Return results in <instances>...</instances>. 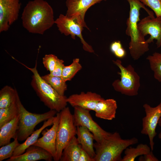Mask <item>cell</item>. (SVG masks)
<instances>
[{
	"mask_svg": "<svg viewBox=\"0 0 161 161\" xmlns=\"http://www.w3.org/2000/svg\"><path fill=\"white\" fill-rule=\"evenodd\" d=\"M151 151L150 147L146 144H139L135 148L128 147L125 149V155L121 161H134L138 156L144 155Z\"/></svg>",
	"mask_w": 161,
	"mask_h": 161,
	"instance_id": "7402d4cb",
	"label": "cell"
},
{
	"mask_svg": "<svg viewBox=\"0 0 161 161\" xmlns=\"http://www.w3.org/2000/svg\"></svg>",
	"mask_w": 161,
	"mask_h": 161,
	"instance_id": "d590c367",
	"label": "cell"
},
{
	"mask_svg": "<svg viewBox=\"0 0 161 161\" xmlns=\"http://www.w3.org/2000/svg\"><path fill=\"white\" fill-rule=\"evenodd\" d=\"M81 145L77 137H74L63 150L60 161H79Z\"/></svg>",
	"mask_w": 161,
	"mask_h": 161,
	"instance_id": "44dd1931",
	"label": "cell"
},
{
	"mask_svg": "<svg viewBox=\"0 0 161 161\" xmlns=\"http://www.w3.org/2000/svg\"><path fill=\"white\" fill-rule=\"evenodd\" d=\"M55 24L61 33L66 36L70 35L73 39H75L76 36L78 37L85 50L91 53L94 52L92 47L86 43L83 38L82 32L84 27L75 20L66 15L61 14L55 21Z\"/></svg>",
	"mask_w": 161,
	"mask_h": 161,
	"instance_id": "30bf717a",
	"label": "cell"
},
{
	"mask_svg": "<svg viewBox=\"0 0 161 161\" xmlns=\"http://www.w3.org/2000/svg\"><path fill=\"white\" fill-rule=\"evenodd\" d=\"M60 113V120L56 139V154L54 160L59 161L63 151L76 134L77 127L75 125L73 114L69 107H66Z\"/></svg>",
	"mask_w": 161,
	"mask_h": 161,
	"instance_id": "52a82bcc",
	"label": "cell"
},
{
	"mask_svg": "<svg viewBox=\"0 0 161 161\" xmlns=\"http://www.w3.org/2000/svg\"><path fill=\"white\" fill-rule=\"evenodd\" d=\"M113 62L120 70L117 73L120 75V79L115 80L112 84L115 90L128 96L137 95L140 86V78L133 67L131 64L124 66L119 59Z\"/></svg>",
	"mask_w": 161,
	"mask_h": 161,
	"instance_id": "8992f818",
	"label": "cell"
},
{
	"mask_svg": "<svg viewBox=\"0 0 161 161\" xmlns=\"http://www.w3.org/2000/svg\"><path fill=\"white\" fill-rule=\"evenodd\" d=\"M79 161H94V160L82 148L80 150Z\"/></svg>",
	"mask_w": 161,
	"mask_h": 161,
	"instance_id": "d6a6232c",
	"label": "cell"
},
{
	"mask_svg": "<svg viewBox=\"0 0 161 161\" xmlns=\"http://www.w3.org/2000/svg\"><path fill=\"white\" fill-rule=\"evenodd\" d=\"M158 124L161 127V117L159 120Z\"/></svg>",
	"mask_w": 161,
	"mask_h": 161,
	"instance_id": "836d02e7",
	"label": "cell"
},
{
	"mask_svg": "<svg viewBox=\"0 0 161 161\" xmlns=\"http://www.w3.org/2000/svg\"><path fill=\"white\" fill-rule=\"evenodd\" d=\"M64 62L63 60L58 58L54 70L49 74L53 76L61 77L63 69L65 66Z\"/></svg>",
	"mask_w": 161,
	"mask_h": 161,
	"instance_id": "4dcf8cb0",
	"label": "cell"
},
{
	"mask_svg": "<svg viewBox=\"0 0 161 161\" xmlns=\"http://www.w3.org/2000/svg\"><path fill=\"white\" fill-rule=\"evenodd\" d=\"M158 137L161 140V131L159 134Z\"/></svg>",
	"mask_w": 161,
	"mask_h": 161,
	"instance_id": "e575fe53",
	"label": "cell"
},
{
	"mask_svg": "<svg viewBox=\"0 0 161 161\" xmlns=\"http://www.w3.org/2000/svg\"><path fill=\"white\" fill-rule=\"evenodd\" d=\"M16 137L11 143L1 146L0 148V161L8 159L13 156L15 149L20 144Z\"/></svg>",
	"mask_w": 161,
	"mask_h": 161,
	"instance_id": "83f0119b",
	"label": "cell"
},
{
	"mask_svg": "<svg viewBox=\"0 0 161 161\" xmlns=\"http://www.w3.org/2000/svg\"><path fill=\"white\" fill-rule=\"evenodd\" d=\"M155 79L161 82V53L155 52L146 58Z\"/></svg>",
	"mask_w": 161,
	"mask_h": 161,
	"instance_id": "484cf974",
	"label": "cell"
},
{
	"mask_svg": "<svg viewBox=\"0 0 161 161\" xmlns=\"http://www.w3.org/2000/svg\"><path fill=\"white\" fill-rule=\"evenodd\" d=\"M55 116L44 121L42 126L37 129L28 137L24 142L20 144L15 149L13 156H16L22 154L30 146L33 145L38 139L39 135L43 130L53 124Z\"/></svg>",
	"mask_w": 161,
	"mask_h": 161,
	"instance_id": "d6986e66",
	"label": "cell"
},
{
	"mask_svg": "<svg viewBox=\"0 0 161 161\" xmlns=\"http://www.w3.org/2000/svg\"><path fill=\"white\" fill-rule=\"evenodd\" d=\"M16 102L18 109L19 119L16 137L19 141L25 140L34 131L35 126L40 123L55 116L58 113L50 110L42 114H36L27 111L22 104L18 92Z\"/></svg>",
	"mask_w": 161,
	"mask_h": 161,
	"instance_id": "5b68a950",
	"label": "cell"
},
{
	"mask_svg": "<svg viewBox=\"0 0 161 161\" xmlns=\"http://www.w3.org/2000/svg\"><path fill=\"white\" fill-rule=\"evenodd\" d=\"M74 108L73 115L75 125L76 127L82 126L88 129L93 134L96 142H100L110 133L93 120L89 110L78 106Z\"/></svg>",
	"mask_w": 161,
	"mask_h": 161,
	"instance_id": "ba28073f",
	"label": "cell"
},
{
	"mask_svg": "<svg viewBox=\"0 0 161 161\" xmlns=\"http://www.w3.org/2000/svg\"><path fill=\"white\" fill-rule=\"evenodd\" d=\"M144 4L151 8L157 17L161 16V0H140Z\"/></svg>",
	"mask_w": 161,
	"mask_h": 161,
	"instance_id": "f546056e",
	"label": "cell"
},
{
	"mask_svg": "<svg viewBox=\"0 0 161 161\" xmlns=\"http://www.w3.org/2000/svg\"><path fill=\"white\" fill-rule=\"evenodd\" d=\"M138 142L135 137L123 139L117 132L110 133L101 141L94 143L95 155L94 161H121L123 151Z\"/></svg>",
	"mask_w": 161,
	"mask_h": 161,
	"instance_id": "3957f363",
	"label": "cell"
},
{
	"mask_svg": "<svg viewBox=\"0 0 161 161\" xmlns=\"http://www.w3.org/2000/svg\"><path fill=\"white\" fill-rule=\"evenodd\" d=\"M19 119V114L13 120L0 128V146L10 143L12 138L16 137Z\"/></svg>",
	"mask_w": 161,
	"mask_h": 161,
	"instance_id": "ffe728a7",
	"label": "cell"
},
{
	"mask_svg": "<svg viewBox=\"0 0 161 161\" xmlns=\"http://www.w3.org/2000/svg\"><path fill=\"white\" fill-rule=\"evenodd\" d=\"M76 135L78 141L82 148L93 159L95 155V152L94 147L95 139L93 134L86 127L78 126L77 127Z\"/></svg>",
	"mask_w": 161,
	"mask_h": 161,
	"instance_id": "ac0fdd59",
	"label": "cell"
},
{
	"mask_svg": "<svg viewBox=\"0 0 161 161\" xmlns=\"http://www.w3.org/2000/svg\"><path fill=\"white\" fill-rule=\"evenodd\" d=\"M52 155L46 150L33 145L28 147L24 153L18 156H13L6 161H36L44 160L51 161Z\"/></svg>",
	"mask_w": 161,
	"mask_h": 161,
	"instance_id": "2e32d148",
	"label": "cell"
},
{
	"mask_svg": "<svg viewBox=\"0 0 161 161\" xmlns=\"http://www.w3.org/2000/svg\"><path fill=\"white\" fill-rule=\"evenodd\" d=\"M104 99L100 95L95 92H82L74 94L67 97L66 101L72 107L78 106L89 111H94L97 103Z\"/></svg>",
	"mask_w": 161,
	"mask_h": 161,
	"instance_id": "9a60e30c",
	"label": "cell"
},
{
	"mask_svg": "<svg viewBox=\"0 0 161 161\" xmlns=\"http://www.w3.org/2000/svg\"><path fill=\"white\" fill-rule=\"evenodd\" d=\"M18 114V109L16 98V100L10 106L0 109V128L13 120Z\"/></svg>",
	"mask_w": 161,
	"mask_h": 161,
	"instance_id": "cb8c5ba5",
	"label": "cell"
},
{
	"mask_svg": "<svg viewBox=\"0 0 161 161\" xmlns=\"http://www.w3.org/2000/svg\"><path fill=\"white\" fill-rule=\"evenodd\" d=\"M138 28L143 37L147 35H150L146 40L149 44L155 39L157 48L161 46V16L155 17L148 16L138 23Z\"/></svg>",
	"mask_w": 161,
	"mask_h": 161,
	"instance_id": "7c38bea8",
	"label": "cell"
},
{
	"mask_svg": "<svg viewBox=\"0 0 161 161\" xmlns=\"http://www.w3.org/2000/svg\"><path fill=\"white\" fill-rule=\"evenodd\" d=\"M82 68L79 62V59L78 58L74 59L71 64L64 66L61 77L66 82L70 81Z\"/></svg>",
	"mask_w": 161,
	"mask_h": 161,
	"instance_id": "4316f807",
	"label": "cell"
},
{
	"mask_svg": "<svg viewBox=\"0 0 161 161\" xmlns=\"http://www.w3.org/2000/svg\"><path fill=\"white\" fill-rule=\"evenodd\" d=\"M41 77L59 94L64 95L65 92L67 89V85L61 77L52 76L48 74Z\"/></svg>",
	"mask_w": 161,
	"mask_h": 161,
	"instance_id": "d4e9b609",
	"label": "cell"
},
{
	"mask_svg": "<svg viewBox=\"0 0 161 161\" xmlns=\"http://www.w3.org/2000/svg\"><path fill=\"white\" fill-rule=\"evenodd\" d=\"M140 161H158L159 160L155 157L151 151L147 154L144 155L143 157H141L139 159Z\"/></svg>",
	"mask_w": 161,
	"mask_h": 161,
	"instance_id": "1f68e13d",
	"label": "cell"
},
{
	"mask_svg": "<svg viewBox=\"0 0 161 161\" xmlns=\"http://www.w3.org/2000/svg\"><path fill=\"white\" fill-rule=\"evenodd\" d=\"M60 120V113L58 112L55 116L53 124L49 129H44L41 132L42 136L38 138L33 145L43 148L49 152L53 160L56 154V139Z\"/></svg>",
	"mask_w": 161,
	"mask_h": 161,
	"instance_id": "5bb4252c",
	"label": "cell"
},
{
	"mask_svg": "<svg viewBox=\"0 0 161 161\" xmlns=\"http://www.w3.org/2000/svg\"><path fill=\"white\" fill-rule=\"evenodd\" d=\"M103 0H66L67 10L66 15L83 27L88 28L84 20L86 12L91 6Z\"/></svg>",
	"mask_w": 161,
	"mask_h": 161,
	"instance_id": "4fadbf2b",
	"label": "cell"
},
{
	"mask_svg": "<svg viewBox=\"0 0 161 161\" xmlns=\"http://www.w3.org/2000/svg\"><path fill=\"white\" fill-rule=\"evenodd\" d=\"M130 5L129 16L126 22V35L130 38L129 44L130 55L134 60H138L149 50V44L140 33L138 28L140 21V10L143 8L148 16L154 17V13L150 11L140 0H126Z\"/></svg>",
	"mask_w": 161,
	"mask_h": 161,
	"instance_id": "7a4b0ae2",
	"label": "cell"
},
{
	"mask_svg": "<svg viewBox=\"0 0 161 161\" xmlns=\"http://www.w3.org/2000/svg\"><path fill=\"white\" fill-rule=\"evenodd\" d=\"M18 92L15 89L6 85L0 91V109L9 107L16 100Z\"/></svg>",
	"mask_w": 161,
	"mask_h": 161,
	"instance_id": "603a6c76",
	"label": "cell"
},
{
	"mask_svg": "<svg viewBox=\"0 0 161 161\" xmlns=\"http://www.w3.org/2000/svg\"><path fill=\"white\" fill-rule=\"evenodd\" d=\"M21 18L22 26L29 32L43 35L55 23L53 9L46 1H30L24 7Z\"/></svg>",
	"mask_w": 161,
	"mask_h": 161,
	"instance_id": "6da1fadb",
	"label": "cell"
},
{
	"mask_svg": "<svg viewBox=\"0 0 161 161\" xmlns=\"http://www.w3.org/2000/svg\"><path fill=\"white\" fill-rule=\"evenodd\" d=\"M33 73L31 85L37 95L44 105L50 110L60 112L66 107L67 97L59 94L40 76L37 69V61L35 66L30 68L19 62Z\"/></svg>",
	"mask_w": 161,
	"mask_h": 161,
	"instance_id": "277c9868",
	"label": "cell"
},
{
	"mask_svg": "<svg viewBox=\"0 0 161 161\" xmlns=\"http://www.w3.org/2000/svg\"><path fill=\"white\" fill-rule=\"evenodd\" d=\"M58 59L56 56L52 54L46 55L43 58V65L50 73L54 70Z\"/></svg>",
	"mask_w": 161,
	"mask_h": 161,
	"instance_id": "f1b7e54d",
	"label": "cell"
},
{
	"mask_svg": "<svg viewBox=\"0 0 161 161\" xmlns=\"http://www.w3.org/2000/svg\"><path fill=\"white\" fill-rule=\"evenodd\" d=\"M143 107L146 115L142 119V128L141 133L148 135L149 140V144L151 151L154 149V139L157 133L156 128L161 117V102L156 106L152 107L145 103Z\"/></svg>",
	"mask_w": 161,
	"mask_h": 161,
	"instance_id": "9c48e42d",
	"label": "cell"
},
{
	"mask_svg": "<svg viewBox=\"0 0 161 161\" xmlns=\"http://www.w3.org/2000/svg\"><path fill=\"white\" fill-rule=\"evenodd\" d=\"M19 0H0V32L6 31L18 18Z\"/></svg>",
	"mask_w": 161,
	"mask_h": 161,
	"instance_id": "8fae6325",
	"label": "cell"
},
{
	"mask_svg": "<svg viewBox=\"0 0 161 161\" xmlns=\"http://www.w3.org/2000/svg\"><path fill=\"white\" fill-rule=\"evenodd\" d=\"M117 107L115 100L104 99L97 103L94 111L97 117L110 120L115 117Z\"/></svg>",
	"mask_w": 161,
	"mask_h": 161,
	"instance_id": "e0dca14e",
	"label": "cell"
}]
</instances>
